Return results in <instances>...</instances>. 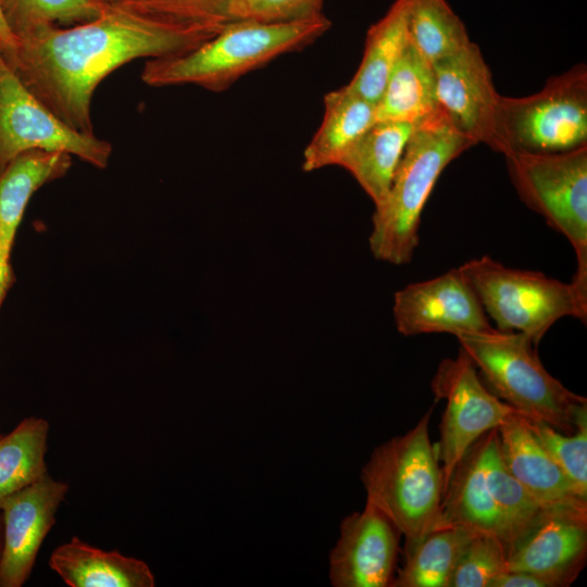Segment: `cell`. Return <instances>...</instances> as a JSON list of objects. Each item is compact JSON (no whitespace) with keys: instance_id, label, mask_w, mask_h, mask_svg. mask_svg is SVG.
<instances>
[{"instance_id":"obj_9","label":"cell","mask_w":587,"mask_h":587,"mask_svg":"<svg viewBox=\"0 0 587 587\" xmlns=\"http://www.w3.org/2000/svg\"><path fill=\"white\" fill-rule=\"evenodd\" d=\"M34 149L75 155L98 168L107 167L112 154L109 141L73 129L39 101L0 52V173Z\"/></svg>"},{"instance_id":"obj_30","label":"cell","mask_w":587,"mask_h":587,"mask_svg":"<svg viewBox=\"0 0 587 587\" xmlns=\"http://www.w3.org/2000/svg\"><path fill=\"white\" fill-rule=\"evenodd\" d=\"M507 569V546L502 539L477 532L462 551L449 587H489Z\"/></svg>"},{"instance_id":"obj_20","label":"cell","mask_w":587,"mask_h":587,"mask_svg":"<svg viewBox=\"0 0 587 587\" xmlns=\"http://www.w3.org/2000/svg\"><path fill=\"white\" fill-rule=\"evenodd\" d=\"M376 122L375 103L347 85L324 96L321 125L303 151L302 170L337 165L345 152Z\"/></svg>"},{"instance_id":"obj_25","label":"cell","mask_w":587,"mask_h":587,"mask_svg":"<svg viewBox=\"0 0 587 587\" xmlns=\"http://www.w3.org/2000/svg\"><path fill=\"white\" fill-rule=\"evenodd\" d=\"M49 423L28 416L0 437V502L46 474Z\"/></svg>"},{"instance_id":"obj_17","label":"cell","mask_w":587,"mask_h":587,"mask_svg":"<svg viewBox=\"0 0 587 587\" xmlns=\"http://www.w3.org/2000/svg\"><path fill=\"white\" fill-rule=\"evenodd\" d=\"M497 430L504 464L539 505L587 503L539 444L524 415L513 412Z\"/></svg>"},{"instance_id":"obj_16","label":"cell","mask_w":587,"mask_h":587,"mask_svg":"<svg viewBox=\"0 0 587 587\" xmlns=\"http://www.w3.org/2000/svg\"><path fill=\"white\" fill-rule=\"evenodd\" d=\"M71 165L67 153L34 149L15 157L0 173V305L12 283L11 251L30 197L63 177Z\"/></svg>"},{"instance_id":"obj_6","label":"cell","mask_w":587,"mask_h":587,"mask_svg":"<svg viewBox=\"0 0 587 587\" xmlns=\"http://www.w3.org/2000/svg\"><path fill=\"white\" fill-rule=\"evenodd\" d=\"M504 158L520 199L573 247L576 271L571 284L587 302V146Z\"/></svg>"},{"instance_id":"obj_19","label":"cell","mask_w":587,"mask_h":587,"mask_svg":"<svg viewBox=\"0 0 587 587\" xmlns=\"http://www.w3.org/2000/svg\"><path fill=\"white\" fill-rule=\"evenodd\" d=\"M50 569L71 587H153L148 564L118 550H102L74 536L57 547Z\"/></svg>"},{"instance_id":"obj_24","label":"cell","mask_w":587,"mask_h":587,"mask_svg":"<svg viewBox=\"0 0 587 587\" xmlns=\"http://www.w3.org/2000/svg\"><path fill=\"white\" fill-rule=\"evenodd\" d=\"M462 526L435 528L410 548L390 587H449L459 558L476 534Z\"/></svg>"},{"instance_id":"obj_1","label":"cell","mask_w":587,"mask_h":587,"mask_svg":"<svg viewBox=\"0 0 587 587\" xmlns=\"http://www.w3.org/2000/svg\"><path fill=\"white\" fill-rule=\"evenodd\" d=\"M228 22L183 17L147 0H120L103 4L91 21L42 28L0 52L22 84L61 121L95 135L91 101L109 74L136 59L189 52Z\"/></svg>"},{"instance_id":"obj_7","label":"cell","mask_w":587,"mask_h":587,"mask_svg":"<svg viewBox=\"0 0 587 587\" xmlns=\"http://www.w3.org/2000/svg\"><path fill=\"white\" fill-rule=\"evenodd\" d=\"M473 285L487 316L497 329L527 336L534 345L560 319L573 316L586 323L587 302L571 283L541 272L509 267L489 255L460 266Z\"/></svg>"},{"instance_id":"obj_15","label":"cell","mask_w":587,"mask_h":587,"mask_svg":"<svg viewBox=\"0 0 587 587\" xmlns=\"http://www.w3.org/2000/svg\"><path fill=\"white\" fill-rule=\"evenodd\" d=\"M400 533L389 519L367 502L346 516L329 554V580L335 587H390Z\"/></svg>"},{"instance_id":"obj_23","label":"cell","mask_w":587,"mask_h":587,"mask_svg":"<svg viewBox=\"0 0 587 587\" xmlns=\"http://www.w3.org/2000/svg\"><path fill=\"white\" fill-rule=\"evenodd\" d=\"M408 42V0H395L369 28L361 63L348 88L376 104Z\"/></svg>"},{"instance_id":"obj_18","label":"cell","mask_w":587,"mask_h":587,"mask_svg":"<svg viewBox=\"0 0 587 587\" xmlns=\"http://www.w3.org/2000/svg\"><path fill=\"white\" fill-rule=\"evenodd\" d=\"M486 434L471 446L455 466L442 496L437 528L462 526L496 535L504 542L503 525L486 482Z\"/></svg>"},{"instance_id":"obj_32","label":"cell","mask_w":587,"mask_h":587,"mask_svg":"<svg viewBox=\"0 0 587 587\" xmlns=\"http://www.w3.org/2000/svg\"><path fill=\"white\" fill-rule=\"evenodd\" d=\"M170 13L193 20H227L226 11L234 0H147Z\"/></svg>"},{"instance_id":"obj_11","label":"cell","mask_w":587,"mask_h":587,"mask_svg":"<svg viewBox=\"0 0 587 587\" xmlns=\"http://www.w3.org/2000/svg\"><path fill=\"white\" fill-rule=\"evenodd\" d=\"M587 557V503L540 507L525 529L507 547L510 571H526L570 586Z\"/></svg>"},{"instance_id":"obj_22","label":"cell","mask_w":587,"mask_h":587,"mask_svg":"<svg viewBox=\"0 0 587 587\" xmlns=\"http://www.w3.org/2000/svg\"><path fill=\"white\" fill-rule=\"evenodd\" d=\"M375 109L376 122L413 125L439 109L432 64L410 40L392 67Z\"/></svg>"},{"instance_id":"obj_13","label":"cell","mask_w":587,"mask_h":587,"mask_svg":"<svg viewBox=\"0 0 587 587\" xmlns=\"http://www.w3.org/2000/svg\"><path fill=\"white\" fill-rule=\"evenodd\" d=\"M439 109L474 145L500 153L496 114L500 95L479 47L470 42L432 64Z\"/></svg>"},{"instance_id":"obj_3","label":"cell","mask_w":587,"mask_h":587,"mask_svg":"<svg viewBox=\"0 0 587 587\" xmlns=\"http://www.w3.org/2000/svg\"><path fill=\"white\" fill-rule=\"evenodd\" d=\"M472 146L440 109L414 125L389 191L372 216L369 245L375 259L395 265L411 261L422 212L436 182Z\"/></svg>"},{"instance_id":"obj_14","label":"cell","mask_w":587,"mask_h":587,"mask_svg":"<svg viewBox=\"0 0 587 587\" xmlns=\"http://www.w3.org/2000/svg\"><path fill=\"white\" fill-rule=\"evenodd\" d=\"M67 491L66 483L48 473L0 502L3 525L0 587H21L28 579Z\"/></svg>"},{"instance_id":"obj_33","label":"cell","mask_w":587,"mask_h":587,"mask_svg":"<svg viewBox=\"0 0 587 587\" xmlns=\"http://www.w3.org/2000/svg\"><path fill=\"white\" fill-rule=\"evenodd\" d=\"M489 587H561L560 584L545 575L526 571L507 570L491 580Z\"/></svg>"},{"instance_id":"obj_29","label":"cell","mask_w":587,"mask_h":587,"mask_svg":"<svg viewBox=\"0 0 587 587\" xmlns=\"http://www.w3.org/2000/svg\"><path fill=\"white\" fill-rule=\"evenodd\" d=\"M533 434L571 482L575 492L587 500V411L582 413L572 434L526 417Z\"/></svg>"},{"instance_id":"obj_4","label":"cell","mask_w":587,"mask_h":587,"mask_svg":"<svg viewBox=\"0 0 587 587\" xmlns=\"http://www.w3.org/2000/svg\"><path fill=\"white\" fill-rule=\"evenodd\" d=\"M430 408L413 428L377 446L361 472L366 501L405 538V548L437 528L444 496L437 444L429 438Z\"/></svg>"},{"instance_id":"obj_35","label":"cell","mask_w":587,"mask_h":587,"mask_svg":"<svg viewBox=\"0 0 587 587\" xmlns=\"http://www.w3.org/2000/svg\"><path fill=\"white\" fill-rule=\"evenodd\" d=\"M2 538H3V525H2V516L0 512V555L2 550Z\"/></svg>"},{"instance_id":"obj_31","label":"cell","mask_w":587,"mask_h":587,"mask_svg":"<svg viewBox=\"0 0 587 587\" xmlns=\"http://www.w3.org/2000/svg\"><path fill=\"white\" fill-rule=\"evenodd\" d=\"M324 0H234L227 8L228 21L291 23L322 15Z\"/></svg>"},{"instance_id":"obj_36","label":"cell","mask_w":587,"mask_h":587,"mask_svg":"<svg viewBox=\"0 0 587 587\" xmlns=\"http://www.w3.org/2000/svg\"><path fill=\"white\" fill-rule=\"evenodd\" d=\"M97 3L99 4H111V3H114V2H117L120 0H95Z\"/></svg>"},{"instance_id":"obj_8","label":"cell","mask_w":587,"mask_h":587,"mask_svg":"<svg viewBox=\"0 0 587 587\" xmlns=\"http://www.w3.org/2000/svg\"><path fill=\"white\" fill-rule=\"evenodd\" d=\"M500 153H555L587 146V67L550 77L530 96H500L496 114Z\"/></svg>"},{"instance_id":"obj_28","label":"cell","mask_w":587,"mask_h":587,"mask_svg":"<svg viewBox=\"0 0 587 587\" xmlns=\"http://www.w3.org/2000/svg\"><path fill=\"white\" fill-rule=\"evenodd\" d=\"M0 3L16 41L46 27L91 21L103 7L95 0H0Z\"/></svg>"},{"instance_id":"obj_21","label":"cell","mask_w":587,"mask_h":587,"mask_svg":"<svg viewBox=\"0 0 587 587\" xmlns=\"http://www.w3.org/2000/svg\"><path fill=\"white\" fill-rule=\"evenodd\" d=\"M413 128L405 122H375L339 160L374 207L385 200Z\"/></svg>"},{"instance_id":"obj_5","label":"cell","mask_w":587,"mask_h":587,"mask_svg":"<svg viewBox=\"0 0 587 587\" xmlns=\"http://www.w3.org/2000/svg\"><path fill=\"white\" fill-rule=\"evenodd\" d=\"M457 338L498 398L563 434L575 432L579 415L587 411V400L545 369L527 336L492 327Z\"/></svg>"},{"instance_id":"obj_2","label":"cell","mask_w":587,"mask_h":587,"mask_svg":"<svg viewBox=\"0 0 587 587\" xmlns=\"http://www.w3.org/2000/svg\"><path fill=\"white\" fill-rule=\"evenodd\" d=\"M330 26L324 14L291 23L229 21L189 52L147 61L141 79L152 87L196 85L221 92L276 58L310 46Z\"/></svg>"},{"instance_id":"obj_12","label":"cell","mask_w":587,"mask_h":587,"mask_svg":"<svg viewBox=\"0 0 587 587\" xmlns=\"http://www.w3.org/2000/svg\"><path fill=\"white\" fill-rule=\"evenodd\" d=\"M392 314L397 330L403 336L448 333L457 337L492 328L460 266L398 290Z\"/></svg>"},{"instance_id":"obj_26","label":"cell","mask_w":587,"mask_h":587,"mask_svg":"<svg viewBox=\"0 0 587 587\" xmlns=\"http://www.w3.org/2000/svg\"><path fill=\"white\" fill-rule=\"evenodd\" d=\"M408 32L411 43L430 64L471 42L446 0H408Z\"/></svg>"},{"instance_id":"obj_27","label":"cell","mask_w":587,"mask_h":587,"mask_svg":"<svg viewBox=\"0 0 587 587\" xmlns=\"http://www.w3.org/2000/svg\"><path fill=\"white\" fill-rule=\"evenodd\" d=\"M485 475L500 515L508 547L529 524L539 505L510 473L499 450L498 430L486 434Z\"/></svg>"},{"instance_id":"obj_34","label":"cell","mask_w":587,"mask_h":587,"mask_svg":"<svg viewBox=\"0 0 587 587\" xmlns=\"http://www.w3.org/2000/svg\"><path fill=\"white\" fill-rule=\"evenodd\" d=\"M16 43V38L12 34L1 9L0 3V48L13 47Z\"/></svg>"},{"instance_id":"obj_10","label":"cell","mask_w":587,"mask_h":587,"mask_svg":"<svg viewBox=\"0 0 587 587\" xmlns=\"http://www.w3.org/2000/svg\"><path fill=\"white\" fill-rule=\"evenodd\" d=\"M432 390L436 400L446 401L437 444L445 492L455 466L471 446L516 411L487 388L462 348L455 358L440 362Z\"/></svg>"}]
</instances>
